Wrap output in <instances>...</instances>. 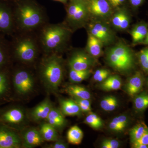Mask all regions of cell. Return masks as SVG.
<instances>
[{
    "label": "cell",
    "instance_id": "7a4b0ae2",
    "mask_svg": "<svg viewBox=\"0 0 148 148\" xmlns=\"http://www.w3.org/2000/svg\"><path fill=\"white\" fill-rule=\"evenodd\" d=\"M72 30L66 24H49L42 30L40 41L44 51L48 54L57 53L67 45Z\"/></svg>",
    "mask_w": 148,
    "mask_h": 148
},
{
    "label": "cell",
    "instance_id": "9c48e42d",
    "mask_svg": "<svg viewBox=\"0 0 148 148\" xmlns=\"http://www.w3.org/2000/svg\"><path fill=\"white\" fill-rule=\"evenodd\" d=\"M96 64V58L82 50L75 51L69 60L70 69L75 71H86L91 69Z\"/></svg>",
    "mask_w": 148,
    "mask_h": 148
},
{
    "label": "cell",
    "instance_id": "bcb514c9",
    "mask_svg": "<svg viewBox=\"0 0 148 148\" xmlns=\"http://www.w3.org/2000/svg\"><path fill=\"white\" fill-rule=\"evenodd\" d=\"M147 87L148 88V79L147 80Z\"/></svg>",
    "mask_w": 148,
    "mask_h": 148
},
{
    "label": "cell",
    "instance_id": "d6a6232c",
    "mask_svg": "<svg viewBox=\"0 0 148 148\" xmlns=\"http://www.w3.org/2000/svg\"><path fill=\"white\" fill-rule=\"evenodd\" d=\"M110 72L108 69H98L93 74V79L96 82L101 83L110 76Z\"/></svg>",
    "mask_w": 148,
    "mask_h": 148
},
{
    "label": "cell",
    "instance_id": "f1b7e54d",
    "mask_svg": "<svg viewBox=\"0 0 148 148\" xmlns=\"http://www.w3.org/2000/svg\"><path fill=\"white\" fill-rule=\"evenodd\" d=\"M147 126L144 123L141 122L136 124L130 131L131 143H135L142 137Z\"/></svg>",
    "mask_w": 148,
    "mask_h": 148
},
{
    "label": "cell",
    "instance_id": "8fae6325",
    "mask_svg": "<svg viewBox=\"0 0 148 148\" xmlns=\"http://www.w3.org/2000/svg\"><path fill=\"white\" fill-rule=\"evenodd\" d=\"M131 19L130 14L126 9L117 8L113 11L109 23L113 29L118 31H124L129 28Z\"/></svg>",
    "mask_w": 148,
    "mask_h": 148
},
{
    "label": "cell",
    "instance_id": "5b68a950",
    "mask_svg": "<svg viewBox=\"0 0 148 148\" xmlns=\"http://www.w3.org/2000/svg\"><path fill=\"white\" fill-rule=\"evenodd\" d=\"M90 19L85 0L71 1L67 8L66 25L72 31L86 27Z\"/></svg>",
    "mask_w": 148,
    "mask_h": 148
},
{
    "label": "cell",
    "instance_id": "e0dca14e",
    "mask_svg": "<svg viewBox=\"0 0 148 148\" xmlns=\"http://www.w3.org/2000/svg\"><path fill=\"white\" fill-rule=\"evenodd\" d=\"M103 44L94 36L88 33V39L86 51L93 58L101 57L103 53Z\"/></svg>",
    "mask_w": 148,
    "mask_h": 148
},
{
    "label": "cell",
    "instance_id": "9a60e30c",
    "mask_svg": "<svg viewBox=\"0 0 148 148\" xmlns=\"http://www.w3.org/2000/svg\"><path fill=\"white\" fill-rule=\"evenodd\" d=\"M14 16L10 8L0 4V32L10 33L12 31L14 24Z\"/></svg>",
    "mask_w": 148,
    "mask_h": 148
},
{
    "label": "cell",
    "instance_id": "8992f818",
    "mask_svg": "<svg viewBox=\"0 0 148 148\" xmlns=\"http://www.w3.org/2000/svg\"><path fill=\"white\" fill-rule=\"evenodd\" d=\"M88 33L101 41L104 46L113 44L116 39L115 33L109 21L98 19H90L86 25Z\"/></svg>",
    "mask_w": 148,
    "mask_h": 148
},
{
    "label": "cell",
    "instance_id": "5bb4252c",
    "mask_svg": "<svg viewBox=\"0 0 148 148\" xmlns=\"http://www.w3.org/2000/svg\"><path fill=\"white\" fill-rule=\"evenodd\" d=\"M39 130L35 128H28L22 135V146L24 148H33L40 145L44 142Z\"/></svg>",
    "mask_w": 148,
    "mask_h": 148
},
{
    "label": "cell",
    "instance_id": "ac0fdd59",
    "mask_svg": "<svg viewBox=\"0 0 148 148\" xmlns=\"http://www.w3.org/2000/svg\"><path fill=\"white\" fill-rule=\"evenodd\" d=\"M61 110L64 116H80L82 113L79 106L73 99H60Z\"/></svg>",
    "mask_w": 148,
    "mask_h": 148
},
{
    "label": "cell",
    "instance_id": "3957f363",
    "mask_svg": "<svg viewBox=\"0 0 148 148\" xmlns=\"http://www.w3.org/2000/svg\"><path fill=\"white\" fill-rule=\"evenodd\" d=\"M106 61L109 66L120 73L127 74L135 66V55L131 48L120 41L106 51Z\"/></svg>",
    "mask_w": 148,
    "mask_h": 148
},
{
    "label": "cell",
    "instance_id": "f6af8a7d",
    "mask_svg": "<svg viewBox=\"0 0 148 148\" xmlns=\"http://www.w3.org/2000/svg\"><path fill=\"white\" fill-rule=\"evenodd\" d=\"M84 1V0H71V1Z\"/></svg>",
    "mask_w": 148,
    "mask_h": 148
},
{
    "label": "cell",
    "instance_id": "d6986e66",
    "mask_svg": "<svg viewBox=\"0 0 148 148\" xmlns=\"http://www.w3.org/2000/svg\"><path fill=\"white\" fill-rule=\"evenodd\" d=\"M48 123L56 130L63 129L67 124V121L61 110L53 107L46 119Z\"/></svg>",
    "mask_w": 148,
    "mask_h": 148
},
{
    "label": "cell",
    "instance_id": "7bdbcfd3",
    "mask_svg": "<svg viewBox=\"0 0 148 148\" xmlns=\"http://www.w3.org/2000/svg\"><path fill=\"white\" fill-rule=\"evenodd\" d=\"M140 44L145 45H148V32L145 39Z\"/></svg>",
    "mask_w": 148,
    "mask_h": 148
},
{
    "label": "cell",
    "instance_id": "1f68e13d",
    "mask_svg": "<svg viewBox=\"0 0 148 148\" xmlns=\"http://www.w3.org/2000/svg\"><path fill=\"white\" fill-rule=\"evenodd\" d=\"M138 58L142 69L148 73V47L140 51L138 53Z\"/></svg>",
    "mask_w": 148,
    "mask_h": 148
},
{
    "label": "cell",
    "instance_id": "ee69618b",
    "mask_svg": "<svg viewBox=\"0 0 148 148\" xmlns=\"http://www.w3.org/2000/svg\"><path fill=\"white\" fill-rule=\"evenodd\" d=\"M54 1H57L60 2L65 3L67 2L68 0H54Z\"/></svg>",
    "mask_w": 148,
    "mask_h": 148
},
{
    "label": "cell",
    "instance_id": "836d02e7",
    "mask_svg": "<svg viewBox=\"0 0 148 148\" xmlns=\"http://www.w3.org/2000/svg\"><path fill=\"white\" fill-rule=\"evenodd\" d=\"M74 101L79 106L82 112L89 113L91 112V103L89 99H80L73 98Z\"/></svg>",
    "mask_w": 148,
    "mask_h": 148
},
{
    "label": "cell",
    "instance_id": "ffe728a7",
    "mask_svg": "<svg viewBox=\"0 0 148 148\" xmlns=\"http://www.w3.org/2000/svg\"><path fill=\"white\" fill-rule=\"evenodd\" d=\"M148 32V25L145 22H140L135 25L130 32L133 44L141 43L145 39Z\"/></svg>",
    "mask_w": 148,
    "mask_h": 148
},
{
    "label": "cell",
    "instance_id": "f546056e",
    "mask_svg": "<svg viewBox=\"0 0 148 148\" xmlns=\"http://www.w3.org/2000/svg\"><path fill=\"white\" fill-rule=\"evenodd\" d=\"M118 106V102L115 97L112 95L106 96L100 102L101 108L106 112H112Z\"/></svg>",
    "mask_w": 148,
    "mask_h": 148
},
{
    "label": "cell",
    "instance_id": "83f0119b",
    "mask_svg": "<svg viewBox=\"0 0 148 148\" xmlns=\"http://www.w3.org/2000/svg\"><path fill=\"white\" fill-rule=\"evenodd\" d=\"M133 105L136 110L143 112L148 108V93L144 92L135 96Z\"/></svg>",
    "mask_w": 148,
    "mask_h": 148
},
{
    "label": "cell",
    "instance_id": "f35d334b",
    "mask_svg": "<svg viewBox=\"0 0 148 148\" xmlns=\"http://www.w3.org/2000/svg\"><path fill=\"white\" fill-rule=\"evenodd\" d=\"M132 144H140L148 146V127L146 128L145 131L144 132L142 137L137 142Z\"/></svg>",
    "mask_w": 148,
    "mask_h": 148
},
{
    "label": "cell",
    "instance_id": "4dcf8cb0",
    "mask_svg": "<svg viewBox=\"0 0 148 148\" xmlns=\"http://www.w3.org/2000/svg\"><path fill=\"white\" fill-rule=\"evenodd\" d=\"M84 123L96 130L101 129L103 126V120L96 114L90 112L85 119Z\"/></svg>",
    "mask_w": 148,
    "mask_h": 148
},
{
    "label": "cell",
    "instance_id": "d590c367",
    "mask_svg": "<svg viewBox=\"0 0 148 148\" xmlns=\"http://www.w3.org/2000/svg\"><path fill=\"white\" fill-rule=\"evenodd\" d=\"M8 87L7 77L4 73H0V95L5 93Z\"/></svg>",
    "mask_w": 148,
    "mask_h": 148
},
{
    "label": "cell",
    "instance_id": "2e32d148",
    "mask_svg": "<svg viewBox=\"0 0 148 148\" xmlns=\"http://www.w3.org/2000/svg\"><path fill=\"white\" fill-rule=\"evenodd\" d=\"M53 108L50 99L46 98L32 110L30 114L31 117L36 121L46 120Z\"/></svg>",
    "mask_w": 148,
    "mask_h": 148
},
{
    "label": "cell",
    "instance_id": "d4e9b609",
    "mask_svg": "<svg viewBox=\"0 0 148 148\" xmlns=\"http://www.w3.org/2000/svg\"><path fill=\"white\" fill-rule=\"evenodd\" d=\"M129 121L127 116L121 115L114 118L109 123V127L114 132H121L127 127Z\"/></svg>",
    "mask_w": 148,
    "mask_h": 148
},
{
    "label": "cell",
    "instance_id": "7402d4cb",
    "mask_svg": "<svg viewBox=\"0 0 148 148\" xmlns=\"http://www.w3.org/2000/svg\"><path fill=\"white\" fill-rule=\"evenodd\" d=\"M121 79L116 75H110L101 83L100 88L105 91H113L119 90L121 87Z\"/></svg>",
    "mask_w": 148,
    "mask_h": 148
},
{
    "label": "cell",
    "instance_id": "603a6c76",
    "mask_svg": "<svg viewBox=\"0 0 148 148\" xmlns=\"http://www.w3.org/2000/svg\"><path fill=\"white\" fill-rule=\"evenodd\" d=\"M66 91L72 98L80 99H90V92L85 88L78 85H71L67 86Z\"/></svg>",
    "mask_w": 148,
    "mask_h": 148
},
{
    "label": "cell",
    "instance_id": "74e56055",
    "mask_svg": "<svg viewBox=\"0 0 148 148\" xmlns=\"http://www.w3.org/2000/svg\"><path fill=\"white\" fill-rule=\"evenodd\" d=\"M5 46L2 43L0 42V67L4 64L5 61Z\"/></svg>",
    "mask_w": 148,
    "mask_h": 148
},
{
    "label": "cell",
    "instance_id": "30bf717a",
    "mask_svg": "<svg viewBox=\"0 0 148 148\" xmlns=\"http://www.w3.org/2000/svg\"><path fill=\"white\" fill-rule=\"evenodd\" d=\"M13 83L16 91L24 95L33 91L34 88V79L31 73L26 70H19L14 74Z\"/></svg>",
    "mask_w": 148,
    "mask_h": 148
},
{
    "label": "cell",
    "instance_id": "ba28073f",
    "mask_svg": "<svg viewBox=\"0 0 148 148\" xmlns=\"http://www.w3.org/2000/svg\"><path fill=\"white\" fill-rule=\"evenodd\" d=\"M90 19L108 21L114 11L108 0H85Z\"/></svg>",
    "mask_w": 148,
    "mask_h": 148
},
{
    "label": "cell",
    "instance_id": "7c38bea8",
    "mask_svg": "<svg viewBox=\"0 0 148 148\" xmlns=\"http://www.w3.org/2000/svg\"><path fill=\"white\" fill-rule=\"evenodd\" d=\"M145 82V78L142 72L137 71L127 80L125 86V91L131 97L139 94L143 89Z\"/></svg>",
    "mask_w": 148,
    "mask_h": 148
},
{
    "label": "cell",
    "instance_id": "44dd1931",
    "mask_svg": "<svg viewBox=\"0 0 148 148\" xmlns=\"http://www.w3.org/2000/svg\"><path fill=\"white\" fill-rule=\"evenodd\" d=\"M4 120L12 124H19L24 121L25 116L24 111L20 108H13L6 112L3 115Z\"/></svg>",
    "mask_w": 148,
    "mask_h": 148
},
{
    "label": "cell",
    "instance_id": "ab89813d",
    "mask_svg": "<svg viewBox=\"0 0 148 148\" xmlns=\"http://www.w3.org/2000/svg\"><path fill=\"white\" fill-rule=\"evenodd\" d=\"M125 0H108L112 8H118Z\"/></svg>",
    "mask_w": 148,
    "mask_h": 148
},
{
    "label": "cell",
    "instance_id": "8d00e7d4",
    "mask_svg": "<svg viewBox=\"0 0 148 148\" xmlns=\"http://www.w3.org/2000/svg\"><path fill=\"white\" fill-rule=\"evenodd\" d=\"M68 147V145L63 140L58 139V140L53 142V143L49 146V148H66Z\"/></svg>",
    "mask_w": 148,
    "mask_h": 148
},
{
    "label": "cell",
    "instance_id": "b9f144b4",
    "mask_svg": "<svg viewBox=\"0 0 148 148\" xmlns=\"http://www.w3.org/2000/svg\"><path fill=\"white\" fill-rule=\"evenodd\" d=\"M132 148H148V146L140 144H132Z\"/></svg>",
    "mask_w": 148,
    "mask_h": 148
},
{
    "label": "cell",
    "instance_id": "4fadbf2b",
    "mask_svg": "<svg viewBox=\"0 0 148 148\" xmlns=\"http://www.w3.org/2000/svg\"><path fill=\"white\" fill-rule=\"evenodd\" d=\"M21 140L15 132L0 128V148H17L21 147Z\"/></svg>",
    "mask_w": 148,
    "mask_h": 148
},
{
    "label": "cell",
    "instance_id": "4316f807",
    "mask_svg": "<svg viewBox=\"0 0 148 148\" xmlns=\"http://www.w3.org/2000/svg\"><path fill=\"white\" fill-rule=\"evenodd\" d=\"M92 73L91 69L82 71H75L70 69L69 79L73 83H79L88 78Z\"/></svg>",
    "mask_w": 148,
    "mask_h": 148
},
{
    "label": "cell",
    "instance_id": "52a82bcc",
    "mask_svg": "<svg viewBox=\"0 0 148 148\" xmlns=\"http://www.w3.org/2000/svg\"><path fill=\"white\" fill-rule=\"evenodd\" d=\"M14 48L15 56L23 63H32L36 58L38 46L35 40L32 38H21L15 43Z\"/></svg>",
    "mask_w": 148,
    "mask_h": 148
},
{
    "label": "cell",
    "instance_id": "484cf974",
    "mask_svg": "<svg viewBox=\"0 0 148 148\" xmlns=\"http://www.w3.org/2000/svg\"><path fill=\"white\" fill-rule=\"evenodd\" d=\"M83 132L77 125L71 127L67 132V138L68 142L74 145H79L82 142Z\"/></svg>",
    "mask_w": 148,
    "mask_h": 148
},
{
    "label": "cell",
    "instance_id": "6da1fadb",
    "mask_svg": "<svg viewBox=\"0 0 148 148\" xmlns=\"http://www.w3.org/2000/svg\"><path fill=\"white\" fill-rule=\"evenodd\" d=\"M40 74L44 85L49 92H56L64 78V61L57 53H50L43 59Z\"/></svg>",
    "mask_w": 148,
    "mask_h": 148
},
{
    "label": "cell",
    "instance_id": "60d3db41",
    "mask_svg": "<svg viewBox=\"0 0 148 148\" xmlns=\"http://www.w3.org/2000/svg\"><path fill=\"white\" fill-rule=\"evenodd\" d=\"M130 3L133 6L137 7L140 6L143 2V0H130Z\"/></svg>",
    "mask_w": 148,
    "mask_h": 148
},
{
    "label": "cell",
    "instance_id": "e575fe53",
    "mask_svg": "<svg viewBox=\"0 0 148 148\" xmlns=\"http://www.w3.org/2000/svg\"><path fill=\"white\" fill-rule=\"evenodd\" d=\"M120 145V143L115 139H106L101 143V148H118Z\"/></svg>",
    "mask_w": 148,
    "mask_h": 148
},
{
    "label": "cell",
    "instance_id": "cb8c5ba5",
    "mask_svg": "<svg viewBox=\"0 0 148 148\" xmlns=\"http://www.w3.org/2000/svg\"><path fill=\"white\" fill-rule=\"evenodd\" d=\"M39 130L45 141L53 142L59 139L57 130L47 122L42 124Z\"/></svg>",
    "mask_w": 148,
    "mask_h": 148
},
{
    "label": "cell",
    "instance_id": "277c9868",
    "mask_svg": "<svg viewBox=\"0 0 148 148\" xmlns=\"http://www.w3.org/2000/svg\"><path fill=\"white\" fill-rule=\"evenodd\" d=\"M14 18L19 28L25 31L37 29L45 21L42 10L38 6L30 3H23L18 6Z\"/></svg>",
    "mask_w": 148,
    "mask_h": 148
}]
</instances>
